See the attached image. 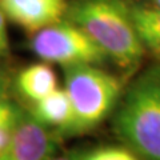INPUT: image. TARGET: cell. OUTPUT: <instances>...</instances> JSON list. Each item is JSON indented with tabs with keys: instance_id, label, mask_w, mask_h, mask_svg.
<instances>
[{
	"instance_id": "1",
	"label": "cell",
	"mask_w": 160,
	"mask_h": 160,
	"mask_svg": "<svg viewBox=\"0 0 160 160\" xmlns=\"http://www.w3.org/2000/svg\"><path fill=\"white\" fill-rule=\"evenodd\" d=\"M67 20L76 24L119 67L132 69L146 53L124 0H73Z\"/></svg>"
},
{
	"instance_id": "2",
	"label": "cell",
	"mask_w": 160,
	"mask_h": 160,
	"mask_svg": "<svg viewBox=\"0 0 160 160\" xmlns=\"http://www.w3.org/2000/svg\"><path fill=\"white\" fill-rule=\"evenodd\" d=\"M115 131L142 160H160V64L129 84L115 115Z\"/></svg>"
},
{
	"instance_id": "3",
	"label": "cell",
	"mask_w": 160,
	"mask_h": 160,
	"mask_svg": "<svg viewBox=\"0 0 160 160\" xmlns=\"http://www.w3.org/2000/svg\"><path fill=\"white\" fill-rule=\"evenodd\" d=\"M64 89L73 107L71 135L98 127L119 102L122 82L95 64H79L64 68Z\"/></svg>"
},
{
	"instance_id": "4",
	"label": "cell",
	"mask_w": 160,
	"mask_h": 160,
	"mask_svg": "<svg viewBox=\"0 0 160 160\" xmlns=\"http://www.w3.org/2000/svg\"><path fill=\"white\" fill-rule=\"evenodd\" d=\"M31 47L42 60L64 68L79 64L98 66L107 59L106 52L82 28L67 19L36 32Z\"/></svg>"
},
{
	"instance_id": "5",
	"label": "cell",
	"mask_w": 160,
	"mask_h": 160,
	"mask_svg": "<svg viewBox=\"0 0 160 160\" xmlns=\"http://www.w3.org/2000/svg\"><path fill=\"white\" fill-rule=\"evenodd\" d=\"M58 133L32 115L22 116L13 128L9 147L0 160H47L56 152Z\"/></svg>"
},
{
	"instance_id": "6",
	"label": "cell",
	"mask_w": 160,
	"mask_h": 160,
	"mask_svg": "<svg viewBox=\"0 0 160 160\" xmlns=\"http://www.w3.org/2000/svg\"><path fill=\"white\" fill-rule=\"evenodd\" d=\"M0 7L13 23L28 33L59 23L67 13L66 0H0Z\"/></svg>"
},
{
	"instance_id": "7",
	"label": "cell",
	"mask_w": 160,
	"mask_h": 160,
	"mask_svg": "<svg viewBox=\"0 0 160 160\" xmlns=\"http://www.w3.org/2000/svg\"><path fill=\"white\" fill-rule=\"evenodd\" d=\"M32 116L48 128H56V133H69L73 127V107L67 91L56 88L47 96L33 103Z\"/></svg>"
},
{
	"instance_id": "8",
	"label": "cell",
	"mask_w": 160,
	"mask_h": 160,
	"mask_svg": "<svg viewBox=\"0 0 160 160\" xmlns=\"http://www.w3.org/2000/svg\"><path fill=\"white\" fill-rule=\"evenodd\" d=\"M16 87L26 99L36 103L58 88L56 73L47 62L31 64L19 72Z\"/></svg>"
},
{
	"instance_id": "9",
	"label": "cell",
	"mask_w": 160,
	"mask_h": 160,
	"mask_svg": "<svg viewBox=\"0 0 160 160\" xmlns=\"http://www.w3.org/2000/svg\"><path fill=\"white\" fill-rule=\"evenodd\" d=\"M131 13L144 49L160 60V8L132 6Z\"/></svg>"
},
{
	"instance_id": "10",
	"label": "cell",
	"mask_w": 160,
	"mask_h": 160,
	"mask_svg": "<svg viewBox=\"0 0 160 160\" xmlns=\"http://www.w3.org/2000/svg\"><path fill=\"white\" fill-rule=\"evenodd\" d=\"M83 160H140L135 152L123 147H103L84 153Z\"/></svg>"
},
{
	"instance_id": "11",
	"label": "cell",
	"mask_w": 160,
	"mask_h": 160,
	"mask_svg": "<svg viewBox=\"0 0 160 160\" xmlns=\"http://www.w3.org/2000/svg\"><path fill=\"white\" fill-rule=\"evenodd\" d=\"M20 118H22L20 111L13 104L6 102L4 99H0V127L16 126Z\"/></svg>"
},
{
	"instance_id": "12",
	"label": "cell",
	"mask_w": 160,
	"mask_h": 160,
	"mask_svg": "<svg viewBox=\"0 0 160 160\" xmlns=\"http://www.w3.org/2000/svg\"><path fill=\"white\" fill-rule=\"evenodd\" d=\"M6 13L0 7V42H2L4 46L9 47V40H8V33H7V23H6Z\"/></svg>"
},
{
	"instance_id": "13",
	"label": "cell",
	"mask_w": 160,
	"mask_h": 160,
	"mask_svg": "<svg viewBox=\"0 0 160 160\" xmlns=\"http://www.w3.org/2000/svg\"><path fill=\"white\" fill-rule=\"evenodd\" d=\"M84 153L82 152H69V153H64V155H53V156L48 158L47 160H83Z\"/></svg>"
},
{
	"instance_id": "14",
	"label": "cell",
	"mask_w": 160,
	"mask_h": 160,
	"mask_svg": "<svg viewBox=\"0 0 160 160\" xmlns=\"http://www.w3.org/2000/svg\"><path fill=\"white\" fill-rule=\"evenodd\" d=\"M7 93V80L4 73L0 71V99H4Z\"/></svg>"
},
{
	"instance_id": "15",
	"label": "cell",
	"mask_w": 160,
	"mask_h": 160,
	"mask_svg": "<svg viewBox=\"0 0 160 160\" xmlns=\"http://www.w3.org/2000/svg\"><path fill=\"white\" fill-rule=\"evenodd\" d=\"M8 49H9V47L4 46V44L0 42V56H4V55H7L8 53Z\"/></svg>"
},
{
	"instance_id": "16",
	"label": "cell",
	"mask_w": 160,
	"mask_h": 160,
	"mask_svg": "<svg viewBox=\"0 0 160 160\" xmlns=\"http://www.w3.org/2000/svg\"><path fill=\"white\" fill-rule=\"evenodd\" d=\"M153 4H155V7L160 8V0H153Z\"/></svg>"
}]
</instances>
